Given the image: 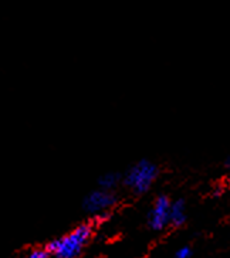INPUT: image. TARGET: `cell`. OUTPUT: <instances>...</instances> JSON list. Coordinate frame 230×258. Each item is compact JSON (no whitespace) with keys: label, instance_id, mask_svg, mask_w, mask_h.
Masks as SVG:
<instances>
[{"label":"cell","instance_id":"30bf717a","mask_svg":"<svg viewBox=\"0 0 230 258\" xmlns=\"http://www.w3.org/2000/svg\"><path fill=\"white\" fill-rule=\"evenodd\" d=\"M229 184H230V179H229Z\"/></svg>","mask_w":230,"mask_h":258},{"label":"cell","instance_id":"ba28073f","mask_svg":"<svg viewBox=\"0 0 230 258\" xmlns=\"http://www.w3.org/2000/svg\"><path fill=\"white\" fill-rule=\"evenodd\" d=\"M192 255V251L189 247H182L175 252V258H189Z\"/></svg>","mask_w":230,"mask_h":258},{"label":"cell","instance_id":"5b68a950","mask_svg":"<svg viewBox=\"0 0 230 258\" xmlns=\"http://www.w3.org/2000/svg\"><path fill=\"white\" fill-rule=\"evenodd\" d=\"M186 220V206L184 200H177L170 203V223L174 226H181Z\"/></svg>","mask_w":230,"mask_h":258},{"label":"cell","instance_id":"3957f363","mask_svg":"<svg viewBox=\"0 0 230 258\" xmlns=\"http://www.w3.org/2000/svg\"><path fill=\"white\" fill-rule=\"evenodd\" d=\"M115 196L112 191L108 190H94L84 199V209L91 214L105 213L115 205ZM104 216V214H102Z\"/></svg>","mask_w":230,"mask_h":258},{"label":"cell","instance_id":"52a82bcc","mask_svg":"<svg viewBox=\"0 0 230 258\" xmlns=\"http://www.w3.org/2000/svg\"><path fill=\"white\" fill-rule=\"evenodd\" d=\"M50 252L47 248H41V247H36L31 248L30 251H27V254L24 255V258H48Z\"/></svg>","mask_w":230,"mask_h":258},{"label":"cell","instance_id":"7a4b0ae2","mask_svg":"<svg viewBox=\"0 0 230 258\" xmlns=\"http://www.w3.org/2000/svg\"><path fill=\"white\" fill-rule=\"evenodd\" d=\"M158 176V169L149 160L142 159L128 170L125 176V184L135 193H145L152 186Z\"/></svg>","mask_w":230,"mask_h":258},{"label":"cell","instance_id":"8992f818","mask_svg":"<svg viewBox=\"0 0 230 258\" xmlns=\"http://www.w3.org/2000/svg\"><path fill=\"white\" fill-rule=\"evenodd\" d=\"M120 182V176L115 175V173H105L104 176L100 177V189L108 190V191H112L115 186Z\"/></svg>","mask_w":230,"mask_h":258},{"label":"cell","instance_id":"6da1fadb","mask_svg":"<svg viewBox=\"0 0 230 258\" xmlns=\"http://www.w3.org/2000/svg\"><path fill=\"white\" fill-rule=\"evenodd\" d=\"M91 234L92 228L90 224H80L73 231L50 241L46 248L50 255L57 258H77L83 252Z\"/></svg>","mask_w":230,"mask_h":258},{"label":"cell","instance_id":"277c9868","mask_svg":"<svg viewBox=\"0 0 230 258\" xmlns=\"http://www.w3.org/2000/svg\"><path fill=\"white\" fill-rule=\"evenodd\" d=\"M148 221L152 230H162L170 223V200L166 196H159L155 200Z\"/></svg>","mask_w":230,"mask_h":258},{"label":"cell","instance_id":"9c48e42d","mask_svg":"<svg viewBox=\"0 0 230 258\" xmlns=\"http://www.w3.org/2000/svg\"><path fill=\"white\" fill-rule=\"evenodd\" d=\"M227 167H229V169H230V159L227 160Z\"/></svg>","mask_w":230,"mask_h":258}]
</instances>
